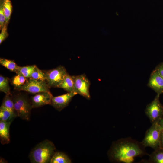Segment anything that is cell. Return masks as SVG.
I'll use <instances>...</instances> for the list:
<instances>
[{
    "mask_svg": "<svg viewBox=\"0 0 163 163\" xmlns=\"http://www.w3.org/2000/svg\"><path fill=\"white\" fill-rule=\"evenodd\" d=\"M160 146H163V129H161L160 133Z\"/></svg>",
    "mask_w": 163,
    "mask_h": 163,
    "instance_id": "27",
    "label": "cell"
},
{
    "mask_svg": "<svg viewBox=\"0 0 163 163\" xmlns=\"http://www.w3.org/2000/svg\"><path fill=\"white\" fill-rule=\"evenodd\" d=\"M74 82L75 91L88 99L90 98V80L85 74L72 76Z\"/></svg>",
    "mask_w": 163,
    "mask_h": 163,
    "instance_id": "7",
    "label": "cell"
},
{
    "mask_svg": "<svg viewBox=\"0 0 163 163\" xmlns=\"http://www.w3.org/2000/svg\"><path fill=\"white\" fill-rule=\"evenodd\" d=\"M0 64L11 71L18 73L19 66L13 61L7 59L0 58Z\"/></svg>",
    "mask_w": 163,
    "mask_h": 163,
    "instance_id": "17",
    "label": "cell"
},
{
    "mask_svg": "<svg viewBox=\"0 0 163 163\" xmlns=\"http://www.w3.org/2000/svg\"><path fill=\"white\" fill-rule=\"evenodd\" d=\"M30 78L33 79L46 81V75L44 71H42L36 66Z\"/></svg>",
    "mask_w": 163,
    "mask_h": 163,
    "instance_id": "22",
    "label": "cell"
},
{
    "mask_svg": "<svg viewBox=\"0 0 163 163\" xmlns=\"http://www.w3.org/2000/svg\"><path fill=\"white\" fill-rule=\"evenodd\" d=\"M58 88H63L67 92H75L74 81L72 76L68 73Z\"/></svg>",
    "mask_w": 163,
    "mask_h": 163,
    "instance_id": "13",
    "label": "cell"
},
{
    "mask_svg": "<svg viewBox=\"0 0 163 163\" xmlns=\"http://www.w3.org/2000/svg\"><path fill=\"white\" fill-rule=\"evenodd\" d=\"M12 97L17 116L24 120H29L33 108L31 101L25 94L21 93L14 94Z\"/></svg>",
    "mask_w": 163,
    "mask_h": 163,
    "instance_id": "3",
    "label": "cell"
},
{
    "mask_svg": "<svg viewBox=\"0 0 163 163\" xmlns=\"http://www.w3.org/2000/svg\"><path fill=\"white\" fill-rule=\"evenodd\" d=\"M55 150L56 147L53 143L49 140H45L31 150L29 158L32 163H50Z\"/></svg>",
    "mask_w": 163,
    "mask_h": 163,
    "instance_id": "2",
    "label": "cell"
},
{
    "mask_svg": "<svg viewBox=\"0 0 163 163\" xmlns=\"http://www.w3.org/2000/svg\"><path fill=\"white\" fill-rule=\"evenodd\" d=\"M17 116L15 112L8 110H0V121H12Z\"/></svg>",
    "mask_w": 163,
    "mask_h": 163,
    "instance_id": "19",
    "label": "cell"
},
{
    "mask_svg": "<svg viewBox=\"0 0 163 163\" xmlns=\"http://www.w3.org/2000/svg\"><path fill=\"white\" fill-rule=\"evenodd\" d=\"M28 79V78H26L21 74L19 72L12 78L11 82L14 89L16 90L24 85L27 82Z\"/></svg>",
    "mask_w": 163,
    "mask_h": 163,
    "instance_id": "18",
    "label": "cell"
},
{
    "mask_svg": "<svg viewBox=\"0 0 163 163\" xmlns=\"http://www.w3.org/2000/svg\"><path fill=\"white\" fill-rule=\"evenodd\" d=\"M149 163H163V146H159L149 155Z\"/></svg>",
    "mask_w": 163,
    "mask_h": 163,
    "instance_id": "14",
    "label": "cell"
},
{
    "mask_svg": "<svg viewBox=\"0 0 163 163\" xmlns=\"http://www.w3.org/2000/svg\"><path fill=\"white\" fill-rule=\"evenodd\" d=\"M156 69L163 78V62L160 63L156 67Z\"/></svg>",
    "mask_w": 163,
    "mask_h": 163,
    "instance_id": "26",
    "label": "cell"
},
{
    "mask_svg": "<svg viewBox=\"0 0 163 163\" xmlns=\"http://www.w3.org/2000/svg\"><path fill=\"white\" fill-rule=\"evenodd\" d=\"M5 22V18L3 8V0H0V28L1 30Z\"/></svg>",
    "mask_w": 163,
    "mask_h": 163,
    "instance_id": "24",
    "label": "cell"
},
{
    "mask_svg": "<svg viewBox=\"0 0 163 163\" xmlns=\"http://www.w3.org/2000/svg\"><path fill=\"white\" fill-rule=\"evenodd\" d=\"M71 161L69 157L63 152H55L52 156L50 163H70Z\"/></svg>",
    "mask_w": 163,
    "mask_h": 163,
    "instance_id": "15",
    "label": "cell"
},
{
    "mask_svg": "<svg viewBox=\"0 0 163 163\" xmlns=\"http://www.w3.org/2000/svg\"><path fill=\"white\" fill-rule=\"evenodd\" d=\"M157 94L153 100L146 106L145 113L152 124L158 123L163 116V105Z\"/></svg>",
    "mask_w": 163,
    "mask_h": 163,
    "instance_id": "5",
    "label": "cell"
},
{
    "mask_svg": "<svg viewBox=\"0 0 163 163\" xmlns=\"http://www.w3.org/2000/svg\"><path fill=\"white\" fill-rule=\"evenodd\" d=\"M3 8L5 18V24L8 23L11 15L12 7L10 0H3Z\"/></svg>",
    "mask_w": 163,
    "mask_h": 163,
    "instance_id": "20",
    "label": "cell"
},
{
    "mask_svg": "<svg viewBox=\"0 0 163 163\" xmlns=\"http://www.w3.org/2000/svg\"><path fill=\"white\" fill-rule=\"evenodd\" d=\"M0 91L6 94H10L8 79L1 75H0Z\"/></svg>",
    "mask_w": 163,
    "mask_h": 163,
    "instance_id": "21",
    "label": "cell"
},
{
    "mask_svg": "<svg viewBox=\"0 0 163 163\" xmlns=\"http://www.w3.org/2000/svg\"><path fill=\"white\" fill-rule=\"evenodd\" d=\"M77 94L75 92H70L61 95L53 96L51 105L56 110L60 111L69 105L72 98Z\"/></svg>",
    "mask_w": 163,
    "mask_h": 163,
    "instance_id": "9",
    "label": "cell"
},
{
    "mask_svg": "<svg viewBox=\"0 0 163 163\" xmlns=\"http://www.w3.org/2000/svg\"><path fill=\"white\" fill-rule=\"evenodd\" d=\"M6 161L4 158H1L0 159V163H6Z\"/></svg>",
    "mask_w": 163,
    "mask_h": 163,
    "instance_id": "29",
    "label": "cell"
},
{
    "mask_svg": "<svg viewBox=\"0 0 163 163\" xmlns=\"http://www.w3.org/2000/svg\"><path fill=\"white\" fill-rule=\"evenodd\" d=\"M50 88L46 81H39L29 78L24 85L16 90L36 94L50 91Z\"/></svg>",
    "mask_w": 163,
    "mask_h": 163,
    "instance_id": "8",
    "label": "cell"
},
{
    "mask_svg": "<svg viewBox=\"0 0 163 163\" xmlns=\"http://www.w3.org/2000/svg\"><path fill=\"white\" fill-rule=\"evenodd\" d=\"M147 155L141 142L130 138L113 142L108 152L110 159L117 162L131 163L134 158Z\"/></svg>",
    "mask_w": 163,
    "mask_h": 163,
    "instance_id": "1",
    "label": "cell"
},
{
    "mask_svg": "<svg viewBox=\"0 0 163 163\" xmlns=\"http://www.w3.org/2000/svg\"><path fill=\"white\" fill-rule=\"evenodd\" d=\"M53 97L50 91L36 94L31 97V99L33 108L39 107L46 105H51Z\"/></svg>",
    "mask_w": 163,
    "mask_h": 163,
    "instance_id": "11",
    "label": "cell"
},
{
    "mask_svg": "<svg viewBox=\"0 0 163 163\" xmlns=\"http://www.w3.org/2000/svg\"><path fill=\"white\" fill-rule=\"evenodd\" d=\"M147 85L157 94H163V78L156 69L152 72Z\"/></svg>",
    "mask_w": 163,
    "mask_h": 163,
    "instance_id": "10",
    "label": "cell"
},
{
    "mask_svg": "<svg viewBox=\"0 0 163 163\" xmlns=\"http://www.w3.org/2000/svg\"><path fill=\"white\" fill-rule=\"evenodd\" d=\"M36 66V65H32L19 66L18 73H20L27 78H29Z\"/></svg>",
    "mask_w": 163,
    "mask_h": 163,
    "instance_id": "23",
    "label": "cell"
},
{
    "mask_svg": "<svg viewBox=\"0 0 163 163\" xmlns=\"http://www.w3.org/2000/svg\"><path fill=\"white\" fill-rule=\"evenodd\" d=\"M158 123L161 129H163V116L158 121Z\"/></svg>",
    "mask_w": 163,
    "mask_h": 163,
    "instance_id": "28",
    "label": "cell"
},
{
    "mask_svg": "<svg viewBox=\"0 0 163 163\" xmlns=\"http://www.w3.org/2000/svg\"><path fill=\"white\" fill-rule=\"evenodd\" d=\"M12 122L0 121V139L2 144L10 142V127Z\"/></svg>",
    "mask_w": 163,
    "mask_h": 163,
    "instance_id": "12",
    "label": "cell"
},
{
    "mask_svg": "<svg viewBox=\"0 0 163 163\" xmlns=\"http://www.w3.org/2000/svg\"><path fill=\"white\" fill-rule=\"evenodd\" d=\"M8 35L7 32V24H5L3 28L1 29L0 34V44L7 37Z\"/></svg>",
    "mask_w": 163,
    "mask_h": 163,
    "instance_id": "25",
    "label": "cell"
},
{
    "mask_svg": "<svg viewBox=\"0 0 163 163\" xmlns=\"http://www.w3.org/2000/svg\"><path fill=\"white\" fill-rule=\"evenodd\" d=\"M161 129L158 123L152 124L146 131L145 137L141 143L145 148L150 147L154 149L160 145V135Z\"/></svg>",
    "mask_w": 163,
    "mask_h": 163,
    "instance_id": "4",
    "label": "cell"
},
{
    "mask_svg": "<svg viewBox=\"0 0 163 163\" xmlns=\"http://www.w3.org/2000/svg\"><path fill=\"white\" fill-rule=\"evenodd\" d=\"M44 71L46 81L50 88H58L68 73L65 68L61 65Z\"/></svg>",
    "mask_w": 163,
    "mask_h": 163,
    "instance_id": "6",
    "label": "cell"
},
{
    "mask_svg": "<svg viewBox=\"0 0 163 163\" xmlns=\"http://www.w3.org/2000/svg\"><path fill=\"white\" fill-rule=\"evenodd\" d=\"M0 110H8L15 113L12 95L11 94H6L0 107Z\"/></svg>",
    "mask_w": 163,
    "mask_h": 163,
    "instance_id": "16",
    "label": "cell"
}]
</instances>
